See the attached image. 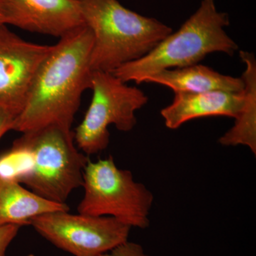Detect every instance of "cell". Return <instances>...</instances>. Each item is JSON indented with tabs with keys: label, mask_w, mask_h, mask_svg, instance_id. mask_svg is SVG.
Masks as SVG:
<instances>
[{
	"label": "cell",
	"mask_w": 256,
	"mask_h": 256,
	"mask_svg": "<svg viewBox=\"0 0 256 256\" xmlns=\"http://www.w3.org/2000/svg\"><path fill=\"white\" fill-rule=\"evenodd\" d=\"M92 44L86 24L60 38L38 69L12 130L23 134L55 126L72 131L82 94L92 85Z\"/></svg>",
	"instance_id": "6da1fadb"
},
{
	"label": "cell",
	"mask_w": 256,
	"mask_h": 256,
	"mask_svg": "<svg viewBox=\"0 0 256 256\" xmlns=\"http://www.w3.org/2000/svg\"><path fill=\"white\" fill-rule=\"evenodd\" d=\"M84 23L94 36L92 72L112 73L148 54L171 28L124 8L118 0H78Z\"/></svg>",
	"instance_id": "7a4b0ae2"
},
{
	"label": "cell",
	"mask_w": 256,
	"mask_h": 256,
	"mask_svg": "<svg viewBox=\"0 0 256 256\" xmlns=\"http://www.w3.org/2000/svg\"><path fill=\"white\" fill-rule=\"evenodd\" d=\"M229 24L228 14L218 11L216 0H202L178 31L165 37L148 54L112 74L122 82L139 84L161 70L198 64L210 54L220 52L232 56L238 46L224 30Z\"/></svg>",
	"instance_id": "3957f363"
},
{
	"label": "cell",
	"mask_w": 256,
	"mask_h": 256,
	"mask_svg": "<svg viewBox=\"0 0 256 256\" xmlns=\"http://www.w3.org/2000/svg\"><path fill=\"white\" fill-rule=\"evenodd\" d=\"M30 152L32 166L22 180L34 193L48 201L66 204L74 190L82 186L90 160L74 144V132L58 126L23 133L18 140Z\"/></svg>",
	"instance_id": "277c9868"
},
{
	"label": "cell",
	"mask_w": 256,
	"mask_h": 256,
	"mask_svg": "<svg viewBox=\"0 0 256 256\" xmlns=\"http://www.w3.org/2000/svg\"><path fill=\"white\" fill-rule=\"evenodd\" d=\"M82 186L84 196L78 214L112 217L131 228L149 226L152 193L134 181L130 170L119 169L112 156L88 162Z\"/></svg>",
	"instance_id": "5b68a950"
},
{
	"label": "cell",
	"mask_w": 256,
	"mask_h": 256,
	"mask_svg": "<svg viewBox=\"0 0 256 256\" xmlns=\"http://www.w3.org/2000/svg\"><path fill=\"white\" fill-rule=\"evenodd\" d=\"M127 84L110 72H92V102L74 132V141L86 156L108 148L111 124L121 132H130L137 124L136 111L148 104V97Z\"/></svg>",
	"instance_id": "8992f818"
},
{
	"label": "cell",
	"mask_w": 256,
	"mask_h": 256,
	"mask_svg": "<svg viewBox=\"0 0 256 256\" xmlns=\"http://www.w3.org/2000/svg\"><path fill=\"white\" fill-rule=\"evenodd\" d=\"M56 247L74 256H97L128 240L131 227L110 216L56 212L30 222Z\"/></svg>",
	"instance_id": "52a82bcc"
},
{
	"label": "cell",
	"mask_w": 256,
	"mask_h": 256,
	"mask_svg": "<svg viewBox=\"0 0 256 256\" xmlns=\"http://www.w3.org/2000/svg\"><path fill=\"white\" fill-rule=\"evenodd\" d=\"M54 46L25 41L0 25V106L15 117L22 111L37 72Z\"/></svg>",
	"instance_id": "ba28073f"
},
{
	"label": "cell",
	"mask_w": 256,
	"mask_h": 256,
	"mask_svg": "<svg viewBox=\"0 0 256 256\" xmlns=\"http://www.w3.org/2000/svg\"><path fill=\"white\" fill-rule=\"evenodd\" d=\"M6 24L62 38L85 24L78 0H1Z\"/></svg>",
	"instance_id": "9c48e42d"
},
{
	"label": "cell",
	"mask_w": 256,
	"mask_h": 256,
	"mask_svg": "<svg viewBox=\"0 0 256 256\" xmlns=\"http://www.w3.org/2000/svg\"><path fill=\"white\" fill-rule=\"evenodd\" d=\"M244 104L242 92H174L172 102L161 110L166 127L178 129L185 122L200 118L226 116L236 118Z\"/></svg>",
	"instance_id": "30bf717a"
},
{
	"label": "cell",
	"mask_w": 256,
	"mask_h": 256,
	"mask_svg": "<svg viewBox=\"0 0 256 256\" xmlns=\"http://www.w3.org/2000/svg\"><path fill=\"white\" fill-rule=\"evenodd\" d=\"M142 82H153L170 88L176 92H202L222 90L242 92L244 80L224 75L210 67L194 64L183 68L166 69L144 78Z\"/></svg>",
	"instance_id": "8fae6325"
},
{
	"label": "cell",
	"mask_w": 256,
	"mask_h": 256,
	"mask_svg": "<svg viewBox=\"0 0 256 256\" xmlns=\"http://www.w3.org/2000/svg\"><path fill=\"white\" fill-rule=\"evenodd\" d=\"M66 204L48 201L21 184L0 178V226L30 224L32 218L56 212H68Z\"/></svg>",
	"instance_id": "7c38bea8"
},
{
	"label": "cell",
	"mask_w": 256,
	"mask_h": 256,
	"mask_svg": "<svg viewBox=\"0 0 256 256\" xmlns=\"http://www.w3.org/2000/svg\"><path fill=\"white\" fill-rule=\"evenodd\" d=\"M240 60L245 64L244 80V104L240 114L235 119L233 127L218 140L223 146H248L256 154V60L250 52L240 50Z\"/></svg>",
	"instance_id": "4fadbf2b"
},
{
	"label": "cell",
	"mask_w": 256,
	"mask_h": 256,
	"mask_svg": "<svg viewBox=\"0 0 256 256\" xmlns=\"http://www.w3.org/2000/svg\"><path fill=\"white\" fill-rule=\"evenodd\" d=\"M97 256H150L146 254L142 246L134 242H122L108 250Z\"/></svg>",
	"instance_id": "5bb4252c"
},
{
	"label": "cell",
	"mask_w": 256,
	"mask_h": 256,
	"mask_svg": "<svg viewBox=\"0 0 256 256\" xmlns=\"http://www.w3.org/2000/svg\"><path fill=\"white\" fill-rule=\"evenodd\" d=\"M21 226L6 225L0 226V256H6V250L18 236Z\"/></svg>",
	"instance_id": "9a60e30c"
},
{
	"label": "cell",
	"mask_w": 256,
	"mask_h": 256,
	"mask_svg": "<svg viewBox=\"0 0 256 256\" xmlns=\"http://www.w3.org/2000/svg\"><path fill=\"white\" fill-rule=\"evenodd\" d=\"M16 117L10 111L0 106V139L10 130H12Z\"/></svg>",
	"instance_id": "2e32d148"
},
{
	"label": "cell",
	"mask_w": 256,
	"mask_h": 256,
	"mask_svg": "<svg viewBox=\"0 0 256 256\" xmlns=\"http://www.w3.org/2000/svg\"><path fill=\"white\" fill-rule=\"evenodd\" d=\"M3 24H6V18H5L2 3V1L0 0V25Z\"/></svg>",
	"instance_id": "e0dca14e"
}]
</instances>
